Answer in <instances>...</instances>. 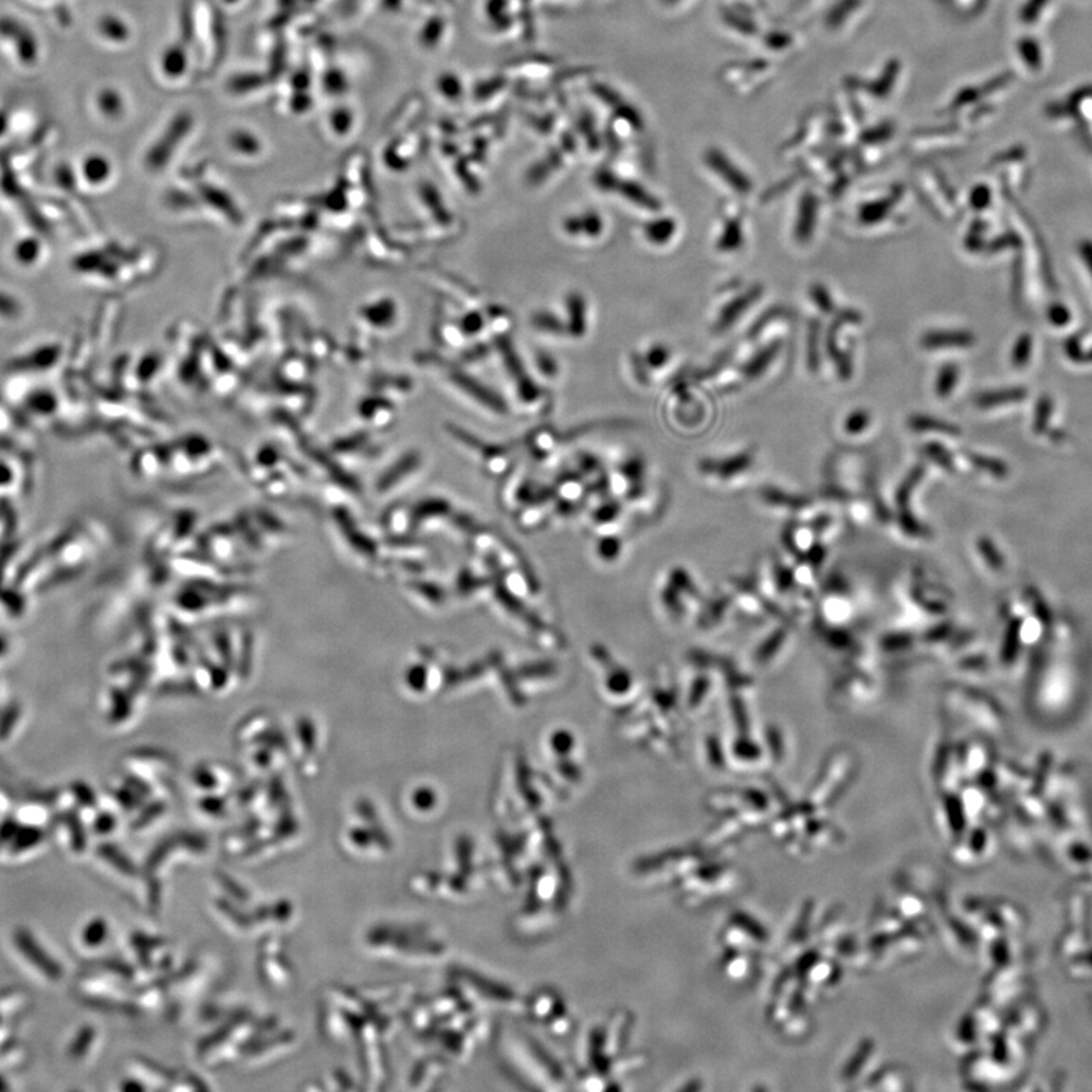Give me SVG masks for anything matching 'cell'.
Listing matches in <instances>:
<instances>
[{
  "label": "cell",
  "mask_w": 1092,
  "mask_h": 1092,
  "mask_svg": "<svg viewBox=\"0 0 1092 1092\" xmlns=\"http://www.w3.org/2000/svg\"><path fill=\"white\" fill-rule=\"evenodd\" d=\"M101 108H103L104 114L115 117L124 111V101L121 99L114 90H105L101 93Z\"/></svg>",
  "instance_id": "d6a6232c"
},
{
  "label": "cell",
  "mask_w": 1092,
  "mask_h": 1092,
  "mask_svg": "<svg viewBox=\"0 0 1092 1092\" xmlns=\"http://www.w3.org/2000/svg\"><path fill=\"white\" fill-rule=\"evenodd\" d=\"M860 321H862V317H860V314L856 313V311H842L838 319H836L835 324L832 325L831 331H829L827 334L829 353H831L833 362L836 363V369H838L839 376H841L842 380H849V378H852L853 370L852 359H850L849 353L842 352L841 349H839V328H841L843 322H847V324H859Z\"/></svg>",
  "instance_id": "5b68a950"
},
{
  "label": "cell",
  "mask_w": 1092,
  "mask_h": 1092,
  "mask_svg": "<svg viewBox=\"0 0 1092 1092\" xmlns=\"http://www.w3.org/2000/svg\"><path fill=\"white\" fill-rule=\"evenodd\" d=\"M17 311H19V308H17L14 299L0 293V314H3V317L12 319L16 317L14 314H17Z\"/></svg>",
  "instance_id": "7bdbcfd3"
},
{
  "label": "cell",
  "mask_w": 1092,
  "mask_h": 1092,
  "mask_svg": "<svg viewBox=\"0 0 1092 1092\" xmlns=\"http://www.w3.org/2000/svg\"><path fill=\"white\" fill-rule=\"evenodd\" d=\"M924 453L929 455V457L932 458L933 461H936L938 465H941V467L945 469L953 468V460H951V455L948 454L947 450H944V448L941 447L940 443L932 442L926 444V448H924Z\"/></svg>",
  "instance_id": "d590c367"
},
{
  "label": "cell",
  "mask_w": 1092,
  "mask_h": 1092,
  "mask_svg": "<svg viewBox=\"0 0 1092 1092\" xmlns=\"http://www.w3.org/2000/svg\"><path fill=\"white\" fill-rule=\"evenodd\" d=\"M13 943L24 961L31 967L37 969L46 980L59 982V980L65 978L62 965L51 954V951L46 950L44 945L38 941V938H35V934L28 927L19 926L14 929Z\"/></svg>",
  "instance_id": "6da1fadb"
},
{
  "label": "cell",
  "mask_w": 1092,
  "mask_h": 1092,
  "mask_svg": "<svg viewBox=\"0 0 1092 1092\" xmlns=\"http://www.w3.org/2000/svg\"><path fill=\"white\" fill-rule=\"evenodd\" d=\"M754 465V451L747 450L744 453L721 458V460H706L702 463V471L710 477L720 479H733L750 471Z\"/></svg>",
  "instance_id": "277c9868"
},
{
  "label": "cell",
  "mask_w": 1092,
  "mask_h": 1092,
  "mask_svg": "<svg viewBox=\"0 0 1092 1092\" xmlns=\"http://www.w3.org/2000/svg\"><path fill=\"white\" fill-rule=\"evenodd\" d=\"M818 334L819 324L818 321H814L811 324L807 342V363L811 370H818L819 367Z\"/></svg>",
  "instance_id": "836d02e7"
},
{
  "label": "cell",
  "mask_w": 1092,
  "mask_h": 1092,
  "mask_svg": "<svg viewBox=\"0 0 1092 1092\" xmlns=\"http://www.w3.org/2000/svg\"><path fill=\"white\" fill-rule=\"evenodd\" d=\"M12 258L22 269H34L44 258L43 241L34 236H23L14 241Z\"/></svg>",
  "instance_id": "30bf717a"
},
{
  "label": "cell",
  "mask_w": 1092,
  "mask_h": 1092,
  "mask_svg": "<svg viewBox=\"0 0 1092 1092\" xmlns=\"http://www.w3.org/2000/svg\"><path fill=\"white\" fill-rule=\"evenodd\" d=\"M759 496H761L763 506L771 507V509L780 510V512L786 514L793 513L796 516L807 513L814 507L811 499L804 498V496L793 495V493H787L782 489L771 488V486L763 488Z\"/></svg>",
  "instance_id": "52a82bcc"
},
{
  "label": "cell",
  "mask_w": 1092,
  "mask_h": 1092,
  "mask_svg": "<svg viewBox=\"0 0 1092 1092\" xmlns=\"http://www.w3.org/2000/svg\"><path fill=\"white\" fill-rule=\"evenodd\" d=\"M3 1024H5V1015L0 1011V1027H2Z\"/></svg>",
  "instance_id": "bcb514c9"
},
{
  "label": "cell",
  "mask_w": 1092,
  "mask_h": 1092,
  "mask_svg": "<svg viewBox=\"0 0 1092 1092\" xmlns=\"http://www.w3.org/2000/svg\"><path fill=\"white\" fill-rule=\"evenodd\" d=\"M8 1090H10L8 1081H6L5 1077H3L2 1074H0V1092L8 1091Z\"/></svg>",
  "instance_id": "f6af8a7d"
},
{
  "label": "cell",
  "mask_w": 1092,
  "mask_h": 1092,
  "mask_svg": "<svg viewBox=\"0 0 1092 1092\" xmlns=\"http://www.w3.org/2000/svg\"><path fill=\"white\" fill-rule=\"evenodd\" d=\"M453 381L458 387L463 388L467 394L471 395L472 398L477 399L481 404L488 405L489 408L495 410V412H506V404L498 395L493 394L488 387L479 384L478 381L472 380L465 374L455 372L453 374Z\"/></svg>",
  "instance_id": "7c38bea8"
},
{
  "label": "cell",
  "mask_w": 1092,
  "mask_h": 1092,
  "mask_svg": "<svg viewBox=\"0 0 1092 1092\" xmlns=\"http://www.w3.org/2000/svg\"><path fill=\"white\" fill-rule=\"evenodd\" d=\"M24 402L28 412L38 418H51L58 410V399L51 390H35Z\"/></svg>",
  "instance_id": "d6986e66"
},
{
  "label": "cell",
  "mask_w": 1092,
  "mask_h": 1092,
  "mask_svg": "<svg viewBox=\"0 0 1092 1092\" xmlns=\"http://www.w3.org/2000/svg\"><path fill=\"white\" fill-rule=\"evenodd\" d=\"M818 215V201L812 194H804L800 201V208H798V217L796 223V239L800 243H806L811 240L812 234H814L815 225H817Z\"/></svg>",
  "instance_id": "8fae6325"
},
{
  "label": "cell",
  "mask_w": 1092,
  "mask_h": 1092,
  "mask_svg": "<svg viewBox=\"0 0 1092 1092\" xmlns=\"http://www.w3.org/2000/svg\"><path fill=\"white\" fill-rule=\"evenodd\" d=\"M978 549L980 554H982V558L986 559V562H988L990 568H1001L1003 562H1001L999 551H997V549L994 548V545L990 544L988 539H980V541L978 542Z\"/></svg>",
  "instance_id": "8d00e7d4"
},
{
  "label": "cell",
  "mask_w": 1092,
  "mask_h": 1092,
  "mask_svg": "<svg viewBox=\"0 0 1092 1092\" xmlns=\"http://www.w3.org/2000/svg\"><path fill=\"white\" fill-rule=\"evenodd\" d=\"M161 69L167 78L177 79L184 76L187 70V55L180 44H171L164 51L161 57Z\"/></svg>",
  "instance_id": "ac0fdd59"
},
{
  "label": "cell",
  "mask_w": 1092,
  "mask_h": 1092,
  "mask_svg": "<svg viewBox=\"0 0 1092 1092\" xmlns=\"http://www.w3.org/2000/svg\"><path fill=\"white\" fill-rule=\"evenodd\" d=\"M65 821L66 831H68L69 835L70 847H72V852L83 853L87 847V838L86 832H84L83 822H80L78 814H73V812H69V814L66 815Z\"/></svg>",
  "instance_id": "4316f807"
},
{
  "label": "cell",
  "mask_w": 1092,
  "mask_h": 1092,
  "mask_svg": "<svg viewBox=\"0 0 1092 1092\" xmlns=\"http://www.w3.org/2000/svg\"><path fill=\"white\" fill-rule=\"evenodd\" d=\"M94 1038H96V1031L91 1025L80 1027L78 1034L70 1042L68 1050L69 1058L72 1060H83L86 1058L91 1045H93Z\"/></svg>",
  "instance_id": "d4e9b609"
},
{
  "label": "cell",
  "mask_w": 1092,
  "mask_h": 1092,
  "mask_svg": "<svg viewBox=\"0 0 1092 1092\" xmlns=\"http://www.w3.org/2000/svg\"><path fill=\"white\" fill-rule=\"evenodd\" d=\"M906 604L912 605L916 612L934 618L944 615L948 611V601L945 600V590L936 581L927 577L923 569H916L908 581L905 589Z\"/></svg>",
  "instance_id": "7a4b0ae2"
},
{
  "label": "cell",
  "mask_w": 1092,
  "mask_h": 1092,
  "mask_svg": "<svg viewBox=\"0 0 1092 1092\" xmlns=\"http://www.w3.org/2000/svg\"><path fill=\"white\" fill-rule=\"evenodd\" d=\"M675 222L671 219L654 220L645 226L647 239L654 244H667L674 237Z\"/></svg>",
  "instance_id": "83f0119b"
},
{
  "label": "cell",
  "mask_w": 1092,
  "mask_h": 1092,
  "mask_svg": "<svg viewBox=\"0 0 1092 1092\" xmlns=\"http://www.w3.org/2000/svg\"><path fill=\"white\" fill-rule=\"evenodd\" d=\"M110 170L107 160L101 156L87 157L84 160L83 166H80L84 180L90 185L103 184V181L107 180L108 175H110Z\"/></svg>",
  "instance_id": "cb8c5ba5"
},
{
  "label": "cell",
  "mask_w": 1092,
  "mask_h": 1092,
  "mask_svg": "<svg viewBox=\"0 0 1092 1092\" xmlns=\"http://www.w3.org/2000/svg\"><path fill=\"white\" fill-rule=\"evenodd\" d=\"M483 325H485V319L479 316L478 313H471L461 322V327H463L461 331L467 332V334H477V332L481 331Z\"/></svg>",
  "instance_id": "60d3db41"
},
{
  "label": "cell",
  "mask_w": 1092,
  "mask_h": 1092,
  "mask_svg": "<svg viewBox=\"0 0 1092 1092\" xmlns=\"http://www.w3.org/2000/svg\"><path fill=\"white\" fill-rule=\"evenodd\" d=\"M790 642V630L786 625H779L772 630L771 635L762 640L761 645L752 653V661L756 667H768L774 660L779 659L780 654Z\"/></svg>",
  "instance_id": "ba28073f"
},
{
  "label": "cell",
  "mask_w": 1092,
  "mask_h": 1092,
  "mask_svg": "<svg viewBox=\"0 0 1092 1092\" xmlns=\"http://www.w3.org/2000/svg\"><path fill=\"white\" fill-rule=\"evenodd\" d=\"M742 243H744V231H742L741 219L734 217V219L727 220L723 234H721L720 240H717V250L723 252L738 251Z\"/></svg>",
  "instance_id": "603a6c76"
},
{
  "label": "cell",
  "mask_w": 1092,
  "mask_h": 1092,
  "mask_svg": "<svg viewBox=\"0 0 1092 1092\" xmlns=\"http://www.w3.org/2000/svg\"><path fill=\"white\" fill-rule=\"evenodd\" d=\"M533 324L535 325V327H539V330L551 332V334H559V332L563 331V328H560V322L558 321V319L552 316V314H535V316L533 317Z\"/></svg>",
  "instance_id": "74e56055"
},
{
  "label": "cell",
  "mask_w": 1092,
  "mask_h": 1092,
  "mask_svg": "<svg viewBox=\"0 0 1092 1092\" xmlns=\"http://www.w3.org/2000/svg\"><path fill=\"white\" fill-rule=\"evenodd\" d=\"M107 922L104 918H93L80 930V943L87 948H96L107 940Z\"/></svg>",
  "instance_id": "484cf974"
},
{
  "label": "cell",
  "mask_w": 1092,
  "mask_h": 1092,
  "mask_svg": "<svg viewBox=\"0 0 1092 1092\" xmlns=\"http://www.w3.org/2000/svg\"><path fill=\"white\" fill-rule=\"evenodd\" d=\"M46 833L40 825L20 824L19 831L14 835L13 841L10 842L8 853L12 856H22L30 852H34L35 849L44 842Z\"/></svg>",
  "instance_id": "5bb4252c"
},
{
  "label": "cell",
  "mask_w": 1092,
  "mask_h": 1092,
  "mask_svg": "<svg viewBox=\"0 0 1092 1092\" xmlns=\"http://www.w3.org/2000/svg\"><path fill=\"white\" fill-rule=\"evenodd\" d=\"M763 293L762 286H752L747 292L742 293L736 299L731 301L728 306L724 307L721 311V316L717 319L715 324V332H724L730 330L731 325L736 324L740 317L744 316L745 311L748 308L754 306L761 299Z\"/></svg>",
  "instance_id": "9c48e42d"
},
{
  "label": "cell",
  "mask_w": 1092,
  "mask_h": 1092,
  "mask_svg": "<svg viewBox=\"0 0 1092 1092\" xmlns=\"http://www.w3.org/2000/svg\"><path fill=\"white\" fill-rule=\"evenodd\" d=\"M20 824H22V822H20L19 819L14 818L5 819V821L0 824V849L10 845V842L13 841L14 835L19 831Z\"/></svg>",
  "instance_id": "f35d334b"
},
{
  "label": "cell",
  "mask_w": 1092,
  "mask_h": 1092,
  "mask_svg": "<svg viewBox=\"0 0 1092 1092\" xmlns=\"http://www.w3.org/2000/svg\"><path fill=\"white\" fill-rule=\"evenodd\" d=\"M709 164L734 190L740 192V194H748L751 190V181L748 180L747 175L742 174L738 167H734L720 152L710 153Z\"/></svg>",
  "instance_id": "4fadbf2b"
},
{
  "label": "cell",
  "mask_w": 1092,
  "mask_h": 1092,
  "mask_svg": "<svg viewBox=\"0 0 1092 1092\" xmlns=\"http://www.w3.org/2000/svg\"><path fill=\"white\" fill-rule=\"evenodd\" d=\"M898 194H892L885 199H878V201L870 202V204L863 205L859 212V220L865 225H877V223L884 222L889 216V213L894 208L895 202L899 199Z\"/></svg>",
  "instance_id": "e0dca14e"
},
{
  "label": "cell",
  "mask_w": 1092,
  "mask_h": 1092,
  "mask_svg": "<svg viewBox=\"0 0 1092 1092\" xmlns=\"http://www.w3.org/2000/svg\"><path fill=\"white\" fill-rule=\"evenodd\" d=\"M959 380V369L953 363H947L941 367L940 374H938L936 380V394L941 398L950 397L951 392L954 390L956 384Z\"/></svg>",
  "instance_id": "f1b7e54d"
},
{
  "label": "cell",
  "mask_w": 1092,
  "mask_h": 1092,
  "mask_svg": "<svg viewBox=\"0 0 1092 1092\" xmlns=\"http://www.w3.org/2000/svg\"><path fill=\"white\" fill-rule=\"evenodd\" d=\"M565 230L570 236L598 237L603 233V223L597 215L570 217L565 222Z\"/></svg>",
  "instance_id": "ffe728a7"
},
{
  "label": "cell",
  "mask_w": 1092,
  "mask_h": 1092,
  "mask_svg": "<svg viewBox=\"0 0 1092 1092\" xmlns=\"http://www.w3.org/2000/svg\"><path fill=\"white\" fill-rule=\"evenodd\" d=\"M971 343V335L965 331H929L922 338V346L926 349L964 348Z\"/></svg>",
  "instance_id": "9a60e30c"
},
{
  "label": "cell",
  "mask_w": 1092,
  "mask_h": 1092,
  "mask_svg": "<svg viewBox=\"0 0 1092 1092\" xmlns=\"http://www.w3.org/2000/svg\"><path fill=\"white\" fill-rule=\"evenodd\" d=\"M569 314H572V324H570V332L574 335L584 334L586 331V307H584V301L579 295L569 296L568 299Z\"/></svg>",
  "instance_id": "f546056e"
},
{
  "label": "cell",
  "mask_w": 1092,
  "mask_h": 1092,
  "mask_svg": "<svg viewBox=\"0 0 1092 1092\" xmlns=\"http://www.w3.org/2000/svg\"><path fill=\"white\" fill-rule=\"evenodd\" d=\"M811 297L815 301V304H817V307L822 311V313H832L833 308H835L831 293H829V290L825 289L824 286H812Z\"/></svg>",
  "instance_id": "e575fe53"
},
{
  "label": "cell",
  "mask_w": 1092,
  "mask_h": 1092,
  "mask_svg": "<svg viewBox=\"0 0 1092 1092\" xmlns=\"http://www.w3.org/2000/svg\"><path fill=\"white\" fill-rule=\"evenodd\" d=\"M668 360H670V349L661 345L653 346L649 351V356H647V363L651 367L665 366Z\"/></svg>",
  "instance_id": "ab89813d"
},
{
  "label": "cell",
  "mask_w": 1092,
  "mask_h": 1092,
  "mask_svg": "<svg viewBox=\"0 0 1092 1092\" xmlns=\"http://www.w3.org/2000/svg\"><path fill=\"white\" fill-rule=\"evenodd\" d=\"M881 653L891 654V657L903 656L906 653H912L915 647L918 645V640L908 632H894L888 633L880 639Z\"/></svg>",
  "instance_id": "2e32d148"
},
{
  "label": "cell",
  "mask_w": 1092,
  "mask_h": 1092,
  "mask_svg": "<svg viewBox=\"0 0 1092 1092\" xmlns=\"http://www.w3.org/2000/svg\"><path fill=\"white\" fill-rule=\"evenodd\" d=\"M115 821L110 814H103L94 821V831L101 833V835H107V833L114 831Z\"/></svg>",
  "instance_id": "b9f144b4"
},
{
  "label": "cell",
  "mask_w": 1092,
  "mask_h": 1092,
  "mask_svg": "<svg viewBox=\"0 0 1092 1092\" xmlns=\"http://www.w3.org/2000/svg\"><path fill=\"white\" fill-rule=\"evenodd\" d=\"M24 1004H26V997L20 990L12 989L0 994V1011H2L5 1017L8 1014L23 1009Z\"/></svg>",
  "instance_id": "1f68e13d"
},
{
  "label": "cell",
  "mask_w": 1092,
  "mask_h": 1092,
  "mask_svg": "<svg viewBox=\"0 0 1092 1092\" xmlns=\"http://www.w3.org/2000/svg\"><path fill=\"white\" fill-rule=\"evenodd\" d=\"M538 364L539 367H541L542 372L545 374V376L552 377L556 376V374H558V364L552 362V360L549 359L548 356H544V353H539Z\"/></svg>",
  "instance_id": "ee69618b"
},
{
  "label": "cell",
  "mask_w": 1092,
  "mask_h": 1092,
  "mask_svg": "<svg viewBox=\"0 0 1092 1092\" xmlns=\"http://www.w3.org/2000/svg\"><path fill=\"white\" fill-rule=\"evenodd\" d=\"M780 349H782V343L777 342L766 346L761 352L756 353L750 362L747 363V366H745V376L751 378V380L761 377L768 369L769 364L774 362V359L779 356Z\"/></svg>",
  "instance_id": "44dd1931"
},
{
  "label": "cell",
  "mask_w": 1092,
  "mask_h": 1092,
  "mask_svg": "<svg viewBox=\"0 0 1092 1092\" xmlns=\"http://www.w3.org/2000/svg\"><path fill=\"white\" fill-rule=\"evenodd\" d=\"M870 423L871 415L867 410H854V412L847 416L845 422H843V430H845L847 433L852 434V436H857V434L867 432Z\"/></svg>",
  "instance_id": "4dcf8cb0"
},
{
  "label": "cell",
  "mask_w": 1092,
  "mask_h": 1092,
  "mask_svg": "<svg viewBox=\"0 0 1092 1092\" xmlns=\"http://www.w3.org/2000/svg\"><path fill=\"white\" fill-rule=\"evenodd\" d=\"M876 681L865 671H847L833 685L835 702L842 706L860 705L876 694Z\"/></svg>",
  "instance_id": "3957f363"
},
{
  "label": "cell",
  "mask_w": 1092,
  "mask_h": 1092,
  "mask_svg": "<svg viewBox=\"0 0 1092 1092\" xmlns=\"http://www.w3.org/2000/svg\"><path fill=\"white\" fill-rule=\"evenodd\" d=\"M783 541H785L789 552L796 554L798 559H806L819 544L818 531L812 523H797V521H793L786 527Z\"/></svg>",
  "instance_id": "8992f818"
},
{
  "label": "cell",
  "mask_w": 1092,
  "mask_h": 1092,
  "mask_svg": "<svg viewBox=\"0 0 1092 1092\" xmlns=\"http://www.w3.org/2000/svg\"><path fill=\"white\" fill-rule=\"evenodd\" d=\"M908 423L909 429L918 433H959V430L956 429L954 425H951V423L941 421V419L932 418V416L927 415H912L910 416Z\"/></svg>",
  "instance_id": "7402d4cb"
}]
</instances>
